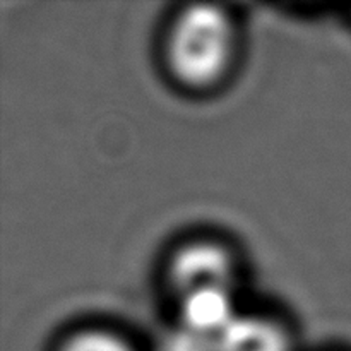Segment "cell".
Instances as JSON below:
<instances>
[{
    "label": "cell",
    "instance_id": "4",
    "mask_svg": "<svg viewBox=\"0 0 351 351\" xmlns=\"http://www.w3.org/2000/svg\"><path fill=\"white\" fill-rule=\"evenodd\" d=\"M218 351H287L283 328L259 315L239 314L215 339Z\"/></svg>",
    "mask_w": 351,
    "mask_h": 351
},
{
    "label": "cell",
    "instance_id": "3",
    "mask_svg": "<svg viewBox=\"0 0 351 351\" xmlns=\"http://www.w3.org/2000/svg\"><path fill=\"white\" fill-rule=\"evenodd\" d=\"M239 315L232 288H209L182 295L180 328L216 339Z\"/></svg>",
    "mask_w": 351,
    "mask_h": 351
},
{
    "label": "cell",
    "instance_id": "1",
    "mask_svg": "<svg viewBox=\"0 0 351 351\" xmlns=\"http://www.w3.org/2000/svg\"><path fill=\"white\" fill-rule=\"evenodd\" d=\"M233 27L218 5L197 3L180 14L168 41L173 74L191 86H208L221 77L232 58Z\"/></svg>",
    "mask_w": 351,
    "mask_h": 351
},
{
    "label": "cell",
    "instance_id": "6",
    "mask_svg": "<svg viewBox=\"0 0 351 351\" xmlns=\"http://www.w3.org/2000/svg\"><path fill=\"white\" fill-rule=\"evenodd\" d=\"M163 351H218L215 339L178 328L163 343Z\"/></svg>",
    "mask_w": 351,
    "mask_h": 351
},
{
    "label": "cell",
    "instance_id": "5",
    "mask_svg": "<svg viewBox=\"0 0 351 351\" xmlns=\"http://www.w3.org/2000/svg\"><path fill=\"white\" fill-rule=\"evenodd\" d=\"M62 351H132L125 341L105 331H86L75 335L64 345Z\"/></svg>",
    "mask_w": 351,
    "mask_h": 351
},
{
    "label": "cell",
    "instance_id": "2",
    "mask_svg": "<svg viewBox=\"0 0 351 351\" xmlns=\"http://www.w3.org/2000/svg\"><path fill=\"white\" fill-rule=\"evenodd\" d=\"M171 281L182 295L209 288H232L233 263L216 243L195 242L171 261Z\"/></svg>",
    "mask_w": 351,
    "mask_h": 351
}]
</instances>
